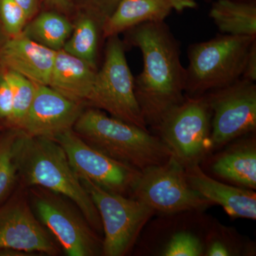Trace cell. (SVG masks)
<instances>
[{
    "mask_svg": "<svg viewBox=\"0 0 256 256\" xmlns=\"http://www.w3.org/2000/svg\"><path fill=\"white\" fill-rule=\"evenodd\" d=\"M126 32L129 43L142 52L143 68L134 78V94L146 126L156 132L186 98L180 44L164 21L142 24Z\"/></svg>",
    "mask_w": 256,
    "mask_h": 256,
    "instance_id": "1",
    "label": "cell"
},
{
    "mask_svg": "<svg viewBox=\"0 0 256 256\" xmlns=\"http://www.w3.org/2000/svg\"><path fill=\"white\" fill-rule=\"evenodd\" d=\"M73 130L97 150L140 171L164 164L172 156L159 136L95 108L84 109Z\"/></svg>",
    "mask_w": 256,
    "mask_h": 256,
    "instance_id": "2",
    "label": "cell"
},
{
    "mask_svg": "<svg viewBox=\"0 0 256 256\" xmlns=\"http://www.w3.org/2000/svg\"><path fill=\"white\" fill-rule=\"evenodd\" d=\"M18 183L25 188L38 186L66 197L78 207L98 234L102 233L95 204L65 151L54 140L26 136L20 152Z\"/></svg>",
    "mask_w": 256,
    "mask_h": 256,
    "instance_id": "3",
    "label": "cell"
},
{
    "mask_svg": "<svg viewBox=\"0 0 256 256\" xmlns=\"http://www.w3.org/2000/svg\"><path fill=\"white\" fill-rule=\"evenodd\" d=\"M256 37L223 34L195 43L188 50L185 96L198 97L242 78Z\"/></svg>",
    "mask_w": 256,
    "mask_h": 256,
    "instance_id": "4",
    "label": "cell"
},
{
    "mask_svg": "<svg viewBox=\"0 0 256 256\" xmlns=\"http://www.w3.org/2000/svg\"><path fill=\"white\" fill-rule=\"evenodd\" d=\"M102 67L97 70L88 107L149 130L134 94V78L126 60L124 42L109 37Z\"/></svg>",
    "mask_w": 256,
    "mask_h": 256,
    "instance_id": "5",
    "label": "cell"
},
{
    "mask_svg": "<svg viewBox=\"0 0 256 256\" xmlns=\"http://www.w3.org/2000/svg\"><path fill=\"white\" fill-rule=\"evenodd\" d=\"M26 191L37 218L66 255L102 254V240L73 202L38 186L28 188Z\"/></svg>",
    "mask_w": 256,
    "mask_h": 256,
    "instance_id": "6",
    "label": "cell"
},
{
    "mask_svg": "<svg viewBox=\"0 0 256 256\" xmlns=\"http://www.w3.org/2000/svg\"><path fill=\"white\" fill-rule=\"evenodd\" d=\"M184 168L200 164L212 150V110L205 95L186 97L165 116L156 130Z\"/></svg>",
    "mask_w": 256,
    "mask_h": 256,
    "instance_id": "7",
    "label": "cell"
},
{
    "mask_svg": "<svg viewBox=\"0 0 256 256\" xmlns=\"http://www.w3.org/2000/svg\"><path fill=\"white\" fill-rule=\"evenodd\" d=\"M80 178L100 215L104 234L102 255L126 256L156 212L132 197L112 193L87 178Z\"/></svg>",
    "mask_w": 256,
    "mask_h": 256,
    "instance_id": "8",
    "label": "cell"
},
{
    "mask_svg": "<svg viewBox=\"0 0 256 256\" xmlns=\"http://www.w3.org/2000/svg\"><path fill=\"white\" fill-rule=\"evenodd\" d=\"M131 197L156 212L166 214L202 210L213 204L193 190L184 168L171 156L164 164L141 171Z\"/></svg>",
    "mask_w": 256,
    "mask_h": 256,
    "instance_id": "9",
    "label": "cell"
},
{
    "mask_svg": "<svg viewBox=\"0 0 256 256\" xmlns=\"http://www.w3.org/2000/svg\"><path fill=\"white\" fill-rule=\"evenodd\" d=\"M204 95L212 110V150L255 132V82L240 78Z\"/></svg>",
    "mask_w": 256,
    "mask_h": 256,
    "instance_id": "10",
    "label": "cell"
},
{
    "mask_svg": "<svg viewBox=\"0 0 256 256\" xmlns=\"http://www.w3.org/2000/svg\"><path fill=\"white\" fill-rule=\"evenodd\" d=\"M54 140L65 151L79 178H87L112 193L131 196L141 171L97 150L82 140L73 129Z\"/></svg>",
    "mask_w": 256,
    "mask_h": 256,
    "instance_id": "11",
    "label": "cell"
},
{
    "mask_svg": "<svg viewBox=\"0 0 256 256\" xmlns=\"http://www.w3.org/2000/svg\"><path fill=\"white\" fill-rule=\"evenodd\" d=\"M16 249L36 256H56L60 246L38 220L26 188L20 186L0 206V250Z\"/></svg>",
    "mask_w": 256,
    "mask_h": 256,
    "instance_id": "12",
    "label": "cell"
},
{
    "mask_svg": "<svg viewBox=\"0 0 256 256\" xmlns=\"http://www.w3.org/2000/svg\"><path fill=\"white\" fill-rule=\"evenodd\" d=\"M86 107V104L70 100L48 86L36 84L34 98L20 130L28 137L55 139L73 129Z\"/></svg>",
    "mask_w": 256,
    "mask_h": 256,
    "instance_id": "13",
    "label": "cell"
},
{
    "mask_svg": "<svg viewBox=\"0 0 256 256\" xmlns=\"http://www.w3.org/2000/svg\"><path fill=\"white\" fill-rule=\"evenodd\" d=\"M56 52L23 34L8 37L0 47V67L13 70L38 85L48 86Z\"/></svg>",
    "mask_w": 256,
    "mask_h": 256,
    "instance_id": "14",
    "label": "cell"
},
{
    "mask_svg": "<svg viewBox=\"0 0 256 256\" xmlns=\"http://www.w3.org/2000/svg\"><path fill=\"white\" fill-rule=\"evenodd\" d=\"M191 188L213 204L223 207L232 218L256 220V194L250 188L220 182L205 174L200 164L185 168Z\"/></svg>",
    "mask_w": 256,
    "mask_h": 256,
    "instance_id": "15",
    "label": "cell"
},
{
    "mask_svg": "<svg viewBox=\"0 0 256 256\" xmlns=\"http://www.w3.org/2000/svg\"><path fill=\"white\" fill-rule=\"evenodd\" d=\"M97 70L65 50H57L48 86L70 100L87 106Z\"/></svg>",
    "mask_w": 256,
    "mask_h": 256,
    "instance_id": "16",
    "label": "cell"
},
{
    "mask_svg": "<svg viewBox=\"0 0 256 256\" xmlns=\"http://www.w3.org/2000/svg\"><path fill=\"white\" fill-rule=\"evenodd\" d=\"M242 140L216 156L210 168L218 178L240 188L255 190L256 138Z\"/></svg>",
    "mask_w": 256,
    "mask_h": 256,
    "instance_id": "17",
    "label": "cell"
},
{
    "mask_svg": "<svg viewBox=\"0 0 256 256\" xmlns=\"http://www.w3.org/2000/svg\"><path fill=\"white\" fill-rule=\"evenodd\" d=\"M172 10L162 0H120L102 24V36H118L142 24L164 21Z\"/></svg>",
    "mask_w": 256,
    "mask_h": 256,
    "instance_id": "18",
    "label": "cell"
},
{
    "mask_svg": "<svg viewBox=\"0 0 256 256\" xmlns=\"http://www.w3.org/2000/svg\"><path fill=\"white\" fill-rule=\"evenodd\" d=\"M223 34L256 37V5L250 2L217 0L210 12Z\"/></svg>",
    "mask_w": 256,
    "mask_h": 256,
    "instance_id": "19",
    "label": "cell"
},
{
    "mask_svg": "<svg viewBox=\"0 0 256 256\" xmlns=\"http://www.w3.org/2000/svg\"><path fill=\"white\" fill-rule=\"evenodd\" d=\"M74 30V24L56 12H44L26 24L23 34L32 41L50 50H63Z\"/></svg>",
    "mask_w": 256,
    "mask_h": 256,
    "instance_id": "20",
    "label": "cell"
},
{
    "mask_svg": "<svg viewBox=\"0 0 256 256\" xmlns=\"http://www.w3.org/2000/svg\"><path fill=\"white\" fill-rule=\"evenodd\" d=\"M102 24L98 18L88 12L79 14L63 50L98 69V50L100 34H102Z\"/></svg>",
    "mask_w": 256,
    "mask_h": 256,
    "instance_id": "21",
    "label": "cell"
},
{
    "mask_svg": "<svg viewBox=\"0 0 256 256\" xmlns=\"http://www.w3.org/2000/svg\"><path fill=\"white\" fill-rule=\"evenodd\" d=\"M26 136L16 128L6 129L0 134V204L18 183L20 152Z\"/></svg>",
    "mask_w": 256,
    "mask_h": 256,
    "instance_id": "22",
    "label": "cell"
},
{
    "mask_svg": "<svg viewBox=\"0 0 256 256\" xmlns=\"http://www.w3.org/2000/svg\"><path fill=\"white\" fill-rule=\"evenodd\" d=\"M2 68L12 92L13 109L10 128L20 129L34 98L36 84L13 70Z\"/></svg>",
    "mask_w": 256,
    "mask_h": 256,
    "instance_id": "23",
    "label": "cell"
},
{
    "mask_svg": "<svg viewBox=\"0 0 256 256\" xmlns=\"http://www.w3.org/2000/svg\"><path fill=\"white\" fill-rule=\"evenodd\" d=\"M205 244L195 234L178 232L172 236L161 252L163 256H204Z\"/></svg>",
    "mask_w": 256,
    "mask_h": 256,
    "instance_id": "24",
    "label": "cell"
},
{
    "mask_svg": "<svg viewBox=\"0 0 256 256\" xmlns=\"http://www.w3.org/2000/svg\"><path fill=\"white\" fill-rule=\"evenodd\" d=\"M0 20L8 37L21 34L28 22L26 13L14 0H0Z\"/></svg>",
    "mask_w": 256,
    "mask_h": 256,
    "instance_id": "25",
    "label": "cell"
},
{
    "mask_svg": "<svg viewBox=\"0 0 256 256\" xmlns=\"http://www.w3.org/2000/svg\"><path fill=\"white\" fill-rule=\"evenodd\" d=\"M225 228L220 226L212 229L208 233L205 244L204 256H229L240 255V250L232 245L230 239L224 237Z\"/></svg>",
    "mask_w": 256,
    "mask_h": 256,
    "instance_id": "26",
    "label": "cell"
},
{
    "mask_svg": "<svg viewBox=\"0 0 256 256\" xmlns=\"http://www.w3.org/2000/svg\"><path fill=\"white\" fill-rule=\"evenodd\" d=\"M13 109V97L11 87L5 76L4 70L0 68V127L9 129Z\"/></svg>",
    "mask_w": 256,
    "mask_h": 256,
    "instance_id": "27",
    "label": "cell"
},
{
    "mask_svg": "<svg viewBox=\"0 0 256 256\" xmlns=\"http://www.w3.org/2000/svg\"><path fill=\"white\" fill-rule=\"evenodd\" d=\"M86 11L94 15L102 24L116 9L120 0H86Z\"/></svg>",
    "mask_w": 256,
    "mask_h": 256,
    "instance_id": "28",
    "label": "cell"
},
{
    "mask_svg": "<svg viewBox=\"0 0 256 256\" xmlns=\"http://www.w3.org/2000/svg\"><path fill=\"white\" fill-rule=\"evenodd\" d=\"M242 78L256 82V40L252 42L249 50Z\"/></svg>",
    "mask_w": 256,
    "mask_h": 256,
    "instance_id": "29",
    "label": "cell"
},
{
    "mask_svg": "<svg viewBox=\"0 0 256 256\" xmlns=\"http://www.w3.org/2000/svg\"><path fill=\"white\" fill-rule=\"evenodd\" d=\"M26 13L28 21L36 16L40 9L42 0H14Z\"/></svg>",
    "mask_w": 256,
    "mask_h": 256,
    "instance_id": "30",
    "label": "cell"
},
{
    "mask_svg": "<svg viewBox=\"0 0 256 256\" xmlns=\"http://www.w3.org/2000/svg\"><path fill=\"white\" fill-rule=\"evenodd\" d=\"M169 5L172 10L182 12L185 10L194 9L197 6L195 0H162Z\"/></svg>",
    "mask_w": 256,
    "mask_h": 256,
    "instance_id": "31",
    "label": "cell"
},
{
    "mask_svg": "<svg viewBox=\"0 0 256 256\" xmlns=\"http://www.w3.org/2000/svg\"><path fill=\"white\" fill-rule=\"evenodd\" d=\"M47 4L62 13H67L73 9L72 0H46Z\"/></svg>",
    "mask_w": 256,
    "mask_h": 256,
    "instance_id": "32",
    "label": "cell"
},
{
    "mask_svg": "<svg viewBox=\"0 0 256 256\" xmlns=\"http://www.w3.org/2000/svg\"><path fill=\"white\" fill-rule=\"evenodd\" d=\"M0 256H37L35 254L16 250V249H2L0 250Z\"/></svg>",
    "mask_w": 256,
    "mask_h": 256,
    "instance_id": "33",
    "label": "cell"
},
{
    "mask_svg": "<svg viewBox=\"0 0 256 256\" xmlns=\"http://www.w3.org/2000/svg\"><path fill=\"white\" fill-rule=\"evenodd\" d=\"M8 36H6V34L4 33V30H3L2 28L0 26V47L2 46V45L4 43V42L8 40Z\"/></svg>",
    "mask_w": 256,
    "mask_h": 256,
    "instance_id": "34",
    "label": "cell"
},
{
    "mask_svg": "<svg viewBox=\"0 0 256 256\" xmlns=\"http://www.w3.org/2000/svg\"><path fill=\"white\" fill-rule=\"evenodd\" d=\"M236 1L245 2L244 0H236Z\"/></svg>",
    "mask_w": 256,
    "mask_h": 256,
    "instance_id": "35",
    "label": "cell"
},
{
    "mask_svg": "<svg viewBox=\"0 0 256 256\" xmlns=\"http://www.w3.org/2000/svg\"><path fill=\"white\" fill-rule=\"evenodd\" d=\"M1 128H1V127H0V130H1Z\"/></svg>",
    "mask_w": 256,
    "mask_h": 256,
    "instance_id": "36",
    "label": "cell"
}]
</instances>
